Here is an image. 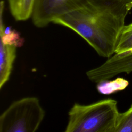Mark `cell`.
<instances>
[{
  "instance_id": "7a4b0ae2",
  "label": "cell",
  "mask_w": 132,
  "mask_h": 132,
  "mask_svg": "<svg viewBox=\"0 0 132 132\" xmlns=\"http://www.w3.org/2000/svg\"><path fill=\"white\" fill-rule=\"evenodd\" d=\"M111 98L84 105L75 103L69 112L65 132H115L119 114Z\"/></svg>"
},
{
  "instance_id": "277c9868",
  "label": "cell",
  "mask_w": 132,
  "mask_h": 132,
  "mask_svg": "<svg viewBox=\"0 0 132 132\" xmlns=\"http://www.w3.org/2000/svg\"><path fill=\"white\" fill-rule=\"evenodd\" d=\"M91 0H36L32 20L38 27H43L56 18L77 9ZM132 3V0H123Z\"/></svg>"
},
{
  "instance_id": "8992f818",
  "label": "cell",
  "mask_w": 132,
  "mask_h": 132,
  "mask_svg": "<svg viewBox=\"0 0 132 132\" xmlns=\"http://www.w3.org/2000/svg\"><path fill=\"white\" fill-rule=\"evenodd\" d=\"M0 45V89H2L9 79L16 57L17 47L2 42Z\"/></svg>"
},
{
  "instance_id": "3957f363",
  "label": "cell",
  "mask_w": 132,
  "mask_h": 132,
  "mask_svg": "<svg viewBox=\"0 0 132 132\" xmlns=\"http://www.w3.org/2000/svg\"><path fill=\"white\" fill-rule=\"evenodd\" d=\"M44 116L45 111L37 97H27L18 100L1 115L0 131H36Z\"/></svg>"
},
{
  "instance_id": "9c48e42d",
  "label": "cell",
  "mask_w": 132,
  "mask_h": 132,
  "mask_svg": "<svg viewBox=\"0 0 132 132\" xmlns=\"http://www.w3.org/2000/svg\"><path fill=\"white\" fill-rule=\"evenodd\" d=\"M132 51V23L125 25L119 37L115 53H122Z\"/></svg>"
},
{
  "instance_id": "52a82bcc",
  "label": "cell",
  "mask_w": 132,
  "mask_h": 132,
  "mask_svg": "<svg viewBox=\"0 0 132 132\" xmlns=\"http://www.w3.org/2000/svg\"><path fill=\"white\" fill-rule=\"evenodd\" d=\"M10 12L16 21H25L32 16L36 0H7Z\"/></svg>"
},
{
  "instance_id": "6da1fadb",
  "label": "cell",
  "mask_w": 132,
  "mask_h": 132,
  "mask_svg": "<svg viewBox=\"0 0 132 132\" xmlns=\"http://www.w3.org/2000/svg\"><path fill=\"white\" fill-rule=\"evenodd\" d=\"M131 8L132 3L123 0H91L52 23L72 29L99 55L109 58L115 53L126 16Z\"/></svg>"
},
{
  "instance_id": "30bf717a",
  "label": "cell",
  "mask_w": 132,
  "mask_h": 132,
  "mask_svg": "<svg viewBox=\"0 0 132 132\" xmlns=\"http://www.w3.org/2000/svg\"><path fill=\"white\" fill-rule=\"evenodd\" d=\"M115 132H132V105L125 112L119 113Z\"/></svg>"
},
{
  "instance_id": "5b68a950",
  "label": "cell",
  "mask_w": 132,
  "mask_h": 132,
  "mask_svg": "<svg viewBox=\"0 0 132 132\" xmlns=\"http://www.w3.org/2000/svg\"><path fill=\"white\" fill-rule=\"evenodd\" d=\"M132 72V51L115 53L102 65L87 72L88 78L92 81L98 82L108 80L122 73Z\"/></svg>"
},
{
  "instance_id": "ba28073f",
  "label": "cell",
  "mask_w": 132,
  "mask_h": 132,
  "mask_svg": "<svg viewBox=\"0 0 132 132\" xmlns=\"http://www.w3.org/2000/svg\"><path fill=\"white\" fill-rule=\"evenodd\" d=\"M128 81L123 78H117L113 80H105L97 82L96 88L98 92L109 95L117 91L125 89L128 85Z\"/></svg>"
}]
</instances>
